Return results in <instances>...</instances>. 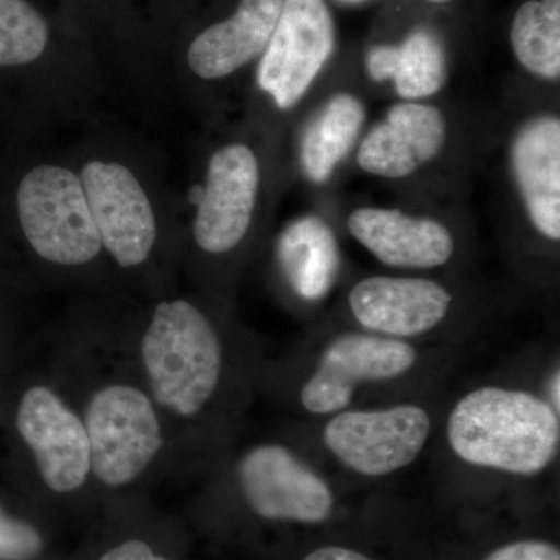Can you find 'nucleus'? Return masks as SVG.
<instances>
[{"mask_svg": "<svg viewBox=\"0 0 560 560\" xmlns=\"http://www.w3.org/2000/svg\"><path fill=\"white\" fill-rule=\"evenodd\" d=\"M16 425L51 490L69 493L84 485L91 474L86 427L54 390L28 389L18 408Z\"/></svg>", "mask_w": 560, "mask_h": 560, "instance_id": "10", "label": "nucleus"}, {"mask_svg": "<svg viewBox=\"0 0 560 560\" xmlns=\"http://www.w3.org/2000/svg\"><path fill=\"white\" fill-rule=\"evenodd\" d=\"M451 291L423 278L371 276L349 293V307L361 326L389 338L418 337L440 326L452 305Z\"/></svg>", "mask_w": 560, "mask_h": 560, "instance_id": "12", "label": "nucleus"}, {"mask_svg": "<svg viewBox=\"0 0 560 560\" xmlns=\"http://www.w3.org/2000/svg\"><path fill=\"white\" fill-rule=\"evenodd\" d=\"M348 228L357 242L388 267L431 270L447 264L455 253V241L444 223L399 209H355Z\"/></svg>", "mask_w": 560, "mask_h": 560, "instance_id": "14", "label": "nucleus"}, {"mask_svg": "<svg viewBox=\"0 0 560 560\" xmlns=\"http://www.w3.org/2000/svg\"><path fill=\"white\" fill-rule=\"evenodd\" d=\"M447 124L438 106L405 101L390 106L360 143L357 161L364 172L386 179L411 176L441 153Z\"/></svg>", "mask_w": 560, "mask_h": 560, "instance_id": "13", "label": "nucleus"}, {"mask_svg": "<svg viewBox=\"0 0 560 560\" xmlns=\"http://www.w3.org/2000/svg\"><path fill=\"white\" fill-rule=\"evenodd\" d=\"M447 436L464 463L529 477L558 455L559 412L526 390L485 386L455 405Z\"/></svg>", "mask_w": 560, "mask_h": 560, "instance_id": "1", "label": "nucleus"}, {"mask_svg": "<svg viewBox=\"0 0 560 560\" xmlns=\"http://www.w3.org/2000/svg\"><path fill=\"white\" fill-rule=\"evenodd\" d=\"M366 69L372 80H393L404 101L420 102L433 97L444 86V47L433 32L418 28L399 46L372 47Z\"/></svg>", "mask_w": 560, "mask_h": 560, "instance_id": "17", "label": "nucleus"}, {"mask_svg": "<svg viewBox=\"0 0 560 560\" xmlns=\"http://www.w3.org/2000/svg\"><path fill=\"white\" fill-rule=\"evenodd\" d=\"M431 3H448L452 2V0H429Z\"/></svg>", "mask_w": 560, "mask_h": 560, "instance_id": "28", "label": "nucleus"}, {"mask_svg": "<svg viewBox=\"0 0 560 560\" xmlns=\"http://www.w3.org/2000/svg\"><path fill=\"white\" fill-rule=\"evenodd\" d=\"M338 2L346 3V5H357V3L364 2V0H338Z\"/></svg>", "mask_w": 560, "mask_h": 560, "instance_id": "27", "label": "nucleus"}, {"mask_svg": "<svg viewBox=\"0 0 560 560\" xmlns=\"http://www.w3.org/2000/svg\"><path fill=\"white\" fill-rule=\"evenodd\" d=\"M511 165L530 223L544 237L560 238V120L534 117L512 140Z\"/></svg>", "mask_w": 560, "mask_h": 560, "instance_id": "15", "label": "nucleus"}, {"mask_svg": "<svg viewBox=\"0 0 560 560\" xmlns=\"http://www.w3.org/2000/svg\"><path fill=\"white\" fill-rule=\"evenodd\" d=\"M283 0H241L230 20L213 24L189 47V66L205 80L237 72L267 49Z\"/></svg>", "mask_w": 560, "mask_h": 560, "instance_id": "16", "label": "nucleus"}, {"mask_svg": "<svg viewBox=\"0 0 560 560\" xmlns=\"http://www.w3.org/2000/svg\"><path fill=\"white\" fill-rule=\"evenodd\" d=\"M259 184V161L248 145L231 143L212 154L194 223L202 250L230 253L245 238Z\"/></svg>", "mask_w": 560, "mask_h": 560, "instance_id": "11", "label": "nucleus"}, {"mask_svg": "<svg viewBox=\"0 0 560 560\" xmlns=\"http://www.w3.org/2000/svg\"><path fill=\"white\" fill-rule=\"evenodd\" d=\"M43 550L38 530L0 508V560H33Z\"/></svg>", "mask_w": 560, "mask_h": 560, "instance_id": "22", "label": "nucleus"}, {"mask_svg": "<svg viewBox=\"0 0 560 560\" xmlns=\"http://www.w3.org/2000/svg\"><path fill=\"white\" fill-rule=\"evenodd\" d=\"M101 560H168L158 556L142 540H127L103 555Z\"/></svg>", "mask_w": 560, "mask_h": 560, "instance_id": "24", "label": "nucleus"}, {"mask_svg": "<svg viewBox=\"0 0 560 560\" xmlns=\"http://www.w3.org/2000/svg\"><path fill=\"white\" fill-rule=\"evenodd\" d=\"M485 560H560V552L548 541L521 540L500 547Z\"/></svg>", "mask_w": 560, "mask_h": 560, "instance_id": "23", "label": "nucleus"}, {"mask_svg": "<svg viewBox=\"0 0 560 560\" xmlns=\"http://www.w3.org/2000/svg\"><path fill=\"white\" fill-rule=\"evenodd\" d=\"M429 412L418 405L342 411L324 429V444L348 469L385 477L410 466L429 441Z\"/></svg>", "mask_w": 560, "mask_h": 560, "instance_id": "6", "label": "nucleus"}, {"mask_svg": "<svg viewBox=\"0 0 560 560\" xmlns=\"http://www.w3.org/2000/svg\"><path fill=\"white\" fill-rule=\"evenodd\" d=\"M304 560H372L359 551L342 547H323L311 552Z\"/></svg>", "mask_w": 560, "mask_h": 560, "instance_id": "25", "label": "nucleus"}, {"mask_svg": "<svg viewBox=\"0 0 560 560\" xmlns=\"http://www.w3.org/2000/svg\"><path fill=\"white\" fill-rule=\"evenodd\" d=\"M280 267L290 285L308 301L326 296L340 270V249L334 232L318 217H304L280 235Z\"/></svg>", "mask_w": 560, "mask_h": 560, "instance_id": "18", "label": "nucleus"}, {"mask_svg": "<svg viewBox=\"0 0 560 560\" xmlns=\"http://www.w3.org/2000/svg\"><path fill=\"white\" fill-rule=\"evenodd\" d=\"M80 179L103 248L120 267L143 264L156 242V219L136 176L116 162L92 161Z\"/></svg>", "mask_w": 560, "mask_h": 560, "instance_id": "9", "label": "nucleus"}, {"mask_svg": "<svg viewBox=\"0 0 560 560\" xmlns=\"http://www.w3.org/2000/svg\"><path fill=\"white\" fill-rule=\"evenodd\" d=\"M83 422L90 438L91 471L109 488L139 478L164 444L156 408L136 386L98 389L88 404Z\"/></svg>", "mask_w": 560, "mask_h": 560, "instance_id": "4", "label": "nucleus"}, {"mask_svg": "<svg viewBox=\"0 0 560 560\" xmlns=\"http://www.w3.org/2000/svg\"><path fill=\"white\" fill-rule=\"evenodd\" d=\"M515 58L533 75L560 77V0H528L515 13L511 27Z\"/></svg>", "mask_w": 560, "mask_h": 560, "instance_id": "20", "label": "nucleus"}, {"mask_svg": "<svg viewBox=\"0 0 560 560\" xmlns=\"http://www.w3.org/2000/svg\"><path fill=\"white\" fill-rule=\"evenodd\" d=\"M238 480L250 510L268 521L319 523L334 510L329 485L282 445H259L246 453Z\"/></svg>", "mask_w": 560, "mask_h": 560, "instance_id": "8", "label": "nucleus"}, {"mask_svg": "<svg viewBox=\"0 0 560 560\" xmlns=\"http://www.w3.org/2000/svg\"><path fill=\"white\" fill-rule=\"evenodd\" d=\"M366 120L363 103L355 95H334L308 125L301 145L305 176L316 184L326 183L335 168L352 150Z\"/></svg>", "mask_w": 560, "mask_h": 560, "instance_id": "19", "label": "nucleus"}, {"mask_svg": "<svg viewBox=\"0 0 560 560\" xmlns=\"http://www.w3.org/2000/svg\"><path fill=\"white\" fill-rule=\"evenodd\" d=\"M559 389H560V375L559 371L555 372V375H552L551 378V386H550V396L552 405H555V410L559 412L560 408V397H559Z\"/></svg>", "mask_w": 560, "mask_h": 560, "instance_id": "26", "label": "nucleus"}, {"mask_svg": "<svg viewBox=\"0 0 560 560\" xmlns=\"http://www.w3.org/2000/svg\"><path fill=\"white\" fill-rule=\"evenodd\" d=\"M416 360V349L397 338L342 334L327 346L315 374L302 386V407L313 415L346 410L361 383L401 377Z\"/></svg>", "mask_w": 560, "mask_h": 560, "instance_id": "7", "label": "nucleus"}, {"mask_svg": "<svg viewBox=\"0 0 560 560\" xmlns=\"http://www.w3.org/2000/svg\"><path fill=\"white\" fill-rule=\"evenodd\" d=\"M334 47V20L326 0H283L257 69L260 90L278 108H293L318 79Z\"/></svg>", "mask_w": 560, "mask_h": 560, "instance_id": "5", "label": "nucleus"}, {"mask_svg": "<svg viewBox=\"0 0 560 560\" xmlns=\"http://www.w3.org/2000/svg\"><path fill=\"white\" fill-rule=\"evenodd\" d=\"M47 40V22L27 0H0V66L35 61Z\"/></svg>", "mask_w": 560, "mask_h": 560, "instance_id": "21", "label": "nucleus"}, {"mask_svg": "<svg viewBox=\"0 0 560 560\" xmlns=\"http://www.w3.org/2000/svg\"><path fill=\"white\" fill-rule=\"evenodd\" d=\"M18 212L25 237L43 259L73 267L101 253L86 191L68 168L40 165L28 172L18 190Z\"/></svg>", "mask_w": 560, "mask_h": 560, "instance_id": "3", "label": "nucleus"}, {"mask_svg": "<svg viewBox=\"0 0 560 560\" xmlns=\"http://www.w3.org/2000/svg\"><path fill=\"white\" fill-rule=\"evenodd\" d=\"M140 352L154 399L173 415H198L219 386L223 364L219 334L190 302H161Z\"/></svg>", "mask_w": 560, "mask_h": 560, "instance_id": "2", "label": "nucleus"}]
</instances>
